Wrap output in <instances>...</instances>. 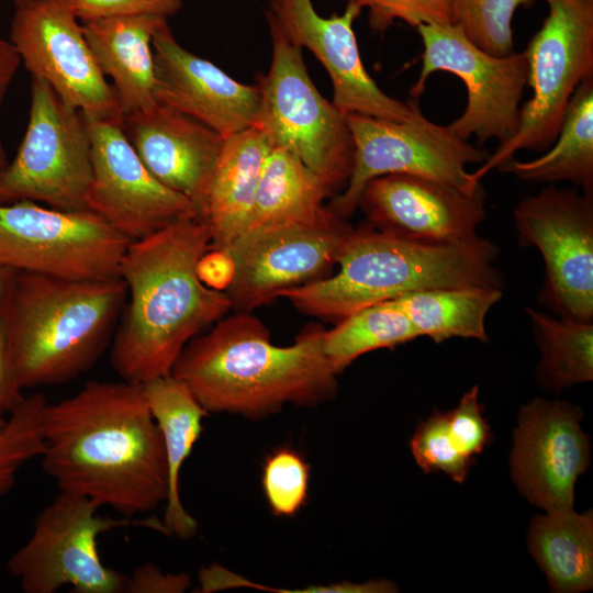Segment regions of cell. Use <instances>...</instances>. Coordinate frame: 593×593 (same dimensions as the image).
Listing matches in <instances>:
<instances>
[{
	"label": "cell",
	"mask_w": 593,
	"mask_h": 593,
	"mask_svg": "<svg viewBox=\"0 0 593 593\" xmlns=\"http://www.w3.org/2000/svg\"><path fill=\"white\" fill-rule=\"evenodd\" d=\"M83 118L91 142L92 177L86 200L89 211L131 240L198 217L186 195L150 174L121 124Z\"/></svg>",
	"instance_id": "9a60e30c"
},
{
	"label": "cell",
	"mask_w": 593,
	"mask_h": 593,
	"mask_svg": "<svg viewBox=\"0 0 593 593\" xmlns=\"http://www.w3.org/2000/svg\"><path fill=\"white\" fill-rule=\"evenodd\" d=\"M368 10L370 27L388 30L395 21L417 27L421 24H452L454 0H347Z\"/></svg>",
	"instance_id": "e575fe53"
},
{
	"label": "cell",
	"mask_w": 593,
	"mask_h": 593,
	"mask_svg": "<svg viewBox=\"0 0 593 593\" xmlns=\"http://www.w3.org/2000/svg\"><path fill=\"white\" fill-rule=\"evenodd\" d=\"M259 123L224 138L198 212L211 234L210 248L227 249L245 231L265 160L273 147Z\"/></svg>",
	"instance_id": "7402d4cb"
},
{
	"label": "cell",
	"mask_w": 593,
	"mask_h": 593,
	"mask_svg": "<svg viewBox=\"0 0 593 593\" xmlns=\"http://www.w3.org/2000/svg\"><path fill=\"white\" fill-rule=\"evenodd\" d=\"M166 22L156 15L81 22L100 69L112 79L123 116L157 103L152 41Z\"/></svg>",
	"instance_id": "603a6c76"
},
{
	"label": "cell",
	"mask_w": 593,
	"mask_h": 593,
	"mask_svg": "<svg viewBox=\"0 0 593 593\" xmlns=\"http://www.w3.org/2000/svg\"><path fill=\"white\" fill-rule=\"evenodd\" d=\"M9 41L21 63L85 116L122 124L115 91L100 69L71 0L15 5Z\"/></svg>",
	"instance_id": "4fadbf2b"
},
{
	"label": "cell",
	"mask_w": 593,
	"mask_h": 593,
	"mask_svg": "<svg viewBox=\"0 0 593 593\" xmlns=\"http://www.w3.org/2000/svg\"><path fill=\"white\" fill-rule=\"evenodd\" d=\"M122 130L150 174L199 212L224 137L167 105L123 116Z\"/></svg>",
	"instance_id": "44dd1931"
},
{
	"label": "cell",
	"mask_w": 593,
	"mask_h": 593,
	"mask_svg": "<svg viewBox=\"0 0 593 593\" xmlns=\"http://www.w3.org/2000/svg\"><path fill=\"white\" fill-rule=\"evenodd\" d=\"M514 220L521 243L544 258L545 302L562 317L592 322V194L549 186L519 201Z\"/></svg>",
	"instance_id": "5bb4252c"
},
{
	"label": "cell",
	"mask_w": 593,
	"mask_h": 593,
	"mask_svg": "<svg viewBox=\"0 0 593 593\" xmlns=\"http://www.w3.org/2000/svg\"><path fill=\"white\" fill-rule=\"evenodd\" d=\"M358 206L369 225L423 243H454L473 238L485 217V194L461 191L440 181L409 174L370 180Z\"/></svg>",
	"instance_id": "d6986e66"
},
{
	"label": "cell",
	"mask_w": 593,
	"mask_h": 593,
	"mask_svg": "<svg viewBox=\"0 0 593 593\" xmlns=\"http://www.w3.org/2000/svg\"><path fill=\"white\" fill-rule=\"evenodd\" d=\"M20 64L21 58L12 43L0 37V110ZM8 164V156L0 136V172Z\"/></svg>",
	"instance_id": "60d3db41"
},
{
	"label": "cell",
	"mask_w": 593,
	"mask_h": 593,
	"mask_svg": "<svg viewBox=\"0 0 593 593\" xmlns=\"http://www.w3.org/2000/svg\"><path fill=\"white\" fill-rule=\"evenodd\" d=\"M191 585L187 573H165L153 563H144L127 577V593H182Z\"/></svg>",
	"instance_id": "74e56055"
},
{
	"label": "cell",
	"mask_w": 593,
	"mask_h": 593,
	"mask_svg": "<svg viewBox=\"0 0 593 593\" xmlns=\"http://www.w3.org/2000/svg\"><path fill=\"white\" fill-rule=\"evenodd\" d=\"M449 430L459 449L474 459L492 441V433L479 402V389L473 385L459 404L446 412Z\"/></svg>",
	"instance_id": "d590c367"
},
{
	"label": "cell",
	"mask_w": 593,
	"mask_h": 593,
	"mask_svg": "<svg viewBox=\"0 0 593 593\" xmlns=\"http://www.w3.org/2000/svg\"><path fill=\"white\" fill-rule=\"evenodd\" d=\"M419 337L409 318L389 301L360 309L324 332L323 348L339 374L358 357L394 348Z\"/></svg>",
	"instance_id": "f546056e"
},
{
	"label": "cell",
	"mask_w": 593,
	"mask_h": 593,
	"mask_svg": "<svg viewBox=\"0 0 593 593\" xmlns=\"http://www.w3.org/2000/svg\"><path fill=\"white\" fill-rule=\"evenodd\" d=\"M423 43L422 69L412 94L418 97L427 78L443 70L462 79L468 92L463 113L448 126L468 141L479 144L495 138L508 141L517 130L519 101L527 85L525 53L492 55L472 43L456 24H421L416 27Z\"/></svg>",
	"instance_id": "7c38bea8"
},
{
	"label": "cell",
	"mask_w": 593,
	"mask_h": 593,
	"mask_svg": "<svg viewBox=\"0 0 593 593\" xmlns=\"http://www.w3.org/2000/svg\"><path fill=\"white\" fill-rule=\"evenodd\" d=\"M3 411L0 410V432L3 429L5 423H7V418L3 416Z\"/></svg>",
	"instance_id": "7bdbcfd3"
},
{
	"label": "cell",
	"mask_w": 593,
	"mask_h": 593,
	"mask_svg": "<svg viewBox=\"0 0 593 593\" xmlns=\"http://www.w3.org/2000/svg\"><path fill=\"white\" fill-rule=\"evenodd\" d=\"M142 388L160 430L167 461L168 496L163 524L168 536L189 539L195 535L198 522L182 505L180 471L203 430L202 422L209 412L187 384L171 373L150 379Z\"/></svg>",
	"instance_id": "cb8c5ba5"
},
{
	"label": "cell",
	"mask_w": 593,
	"mask_h": 593,
	"mask_svg": "<svg viewBox=\"0 0 593 593\" xmlns=\"http://www.w3.org/2000/svg\"><path fill=\"white\" fill-rule=\"evenodd\" d=\"M496 256L495 245L478 235L454 243H423L361 226L347 233L336 273L286 289L278 298L307 315L340 321L416 290L501 288L500 272L493 266Z\"/></svg>",
	"instance_id": "277c9868"
},
{
	"label": "cell",
	"mask_w": 593,
	"mask_h": 593,
	"mask_svg": "<svg viewBox=\"0 0 593 593\" xmlns=\"http://www.w3.org/2000/svg\"><path fill=\"white\" fill-rule=\"evenodd\" d=\"M24 398L13 373L7 322L2 311L0 312V410L11 412Z\"/></svg>",
	"instance_id": "ab89813d"
},
{
	"label": "cell",
	"mask_w": 593,
	"mask_h": 593,
	"mask_svg": "<svg viewBox=\"0 0 593 593\" xmlns=\"http://www.w3.org/2000/svg\"><path fill=\"white\" fill-rule=\"evenodd\" d=\"M501 298L500 288L466 286L416 290L389 302L409 318L418 336L435 343L452 337L486 342L485 317Z\"/></svg>",
	"instance_id": "83f0119b"
},
{
	"label": "cell",
	"mask_w": 593,
	"mask_h": 593,
	"mask_svg": "<svg viewBox=\"0 0 593 593\" xmlns=\"http://www.w3.org/2000/svg\"><path fill=\"white\" fill-rule=\"evenodd\" d=\"M541 351L537 376L561 390L593 379V324L526 309Z\"/></svg>",
	"instance_id": "f1b7e54d"
},
{
	"label": "cell",
	"mask_w": 593,
	"mask_h": 593,
	"mask_svg": "<svg viewBox=\"0 0 593 593\" xmlns=\"http://www.w3.org/2000/svg\"><path fill=\"white\" fill-rule=\"evenodd\" d=\"M499 169L522 180H568L593 191V77L582 81L571 97L553 146L529 161L511 158Z\"/></svg>",
	"instance_id": "4316f807"
},
{
	"label": "cell",
	"mask_w": 593,
	"mask_h": 593,
	"mask_svg": "<svg viewBox=\"0 0 593 593\" xmlns=\"http://www.w3.org/2000/svg\"><path fill=\"white\" fill-rule=\"evenodd\" d=\"M18 270L0 265V312L4 310L11 293Z\"/></svg>",
	"instance_id": "b9f144b4"
},
{
	"label": "cell",
	"mask_w": 593,
	"mask_h": 593,
	"mask_svg": "<svg viewBox=\"0 0 593 593\" xmlns=\"http://www.w3.org/2000/svg\"><path fill=\"white\" fill-rule=\"evenodd\" d=\"M410 449L424 473L443 472L457 483L466 481L474 463L457 446L446 412L436 411L417 425Z\"/></svg>",
	"instance_id": "836d02e7"
},
{
	"label": "cell",
	"mask_w": 593,
	"mask_h": 593,
	"mask_svg": "<svg viewBox=\"0 0 593 593\" xmlns=\"http://www.w3.org/2000/svg\"><path fill=\"white\" fill-rule=\"evenodd\" d=\"M582 416L577 405L541 398L519 409L510 472L518 492L545 512L573 507L575 482L591 456Z\"/></svg>",
	"instance_id": "ac0fdd59"
},
{
	"label": "cell",
	"mask_w": 593,
	"mask_h": 593,
	"mask_svg": "<svg viewBox=\"0 0 593 593\" xmlns=\"http://www.w3.org/2000/svg\"><path fill=\"white\" fill-rule=\"evenodd\" d=\"M331 195L324 182L291 150L273 145L265 160L250 217L243 233L327 223L337 217L324 205V200Z\"/></svg>",
	"instance_id": "d4e9b609"
},
{
	"label": "cell",
	"mask_w": 593,
	"mask_h": 593,
	"mask_svg": "<svg viewBox=\"0 0 593 593\" xmlns=\"http://www.w3.org/2000/svg\"><path fill=\"white\" fill-rule=\"evenodd\" d=\"M100 507L82 495L58 491L37 515L29 540L8 560L23 592L54 593L64 585L75 593L125 592L127 577L103 564L98 537L130 525L168 533L157 519L101 517Z\"/></svg>",
	"instance_id": "ba28073f"
},
{
	"label": "cell",
	"mask_w": 593,
	"mask_h": 593,
	"mask_svg": "<svg viewBox=\"0 0 593 593\" xmlns=\"http://www.w3.org/2000/svg\"><path fill=\"white\" fill-rule=\"evenodd\" d=\"M361 11L359 5L347 2L342 14L324 18L312 0H270L266 16L290 42L309 49L320 60L332 81V102L345 116L411 121L422 113L418 105L388 96L362 64L353 29Z\"/></svg>",
	"instance_id": "e0dca14e"
},
{
	"label": "cell",
	"mask_w": 593,
	"mask_h": 593,
	"mask_svg": "<svg viewBox=\"0 0 593 593\" xmlns=\"http://www.w3.org/2000/svg\"><path fill=\"white\" fill-rule=\"evenodd\" d=\"M126 298L121 278L69 280L18 271L3 314L19 388L65 383L90 370Z\"/></svg>",
	"instance_id": "5b68a950"
},
{
	"label": "cell",
	"mask_w": 593,
	"mask_h": 593,
	"mask_svg": "<svg viewBox=\"0 0 593 593\" xmlns=\"http://www.w3.org/2000/svg\"><path fill=\"white\" fill-rule=\"evenodd\" d=\"M91 177V142L82 113L32 77L29 122L14 159L0 172V204L29 200L85 211Z\"/></svg>",
	"instance_id": "9c48e42d"
},
{
	"label": "cell",
	"mask_w": 593,
	"mask_h": 593,
	"mask_svg": "<svg viewBox=\"0 0 593 593\" xmlns=\"http://www.w3.org/2000/svg\"><path fill=\"white\" fill-rule=\"evenodd\" d=\"M132 240L98 214L44 208L23 200L0 204V265L69 280L120 278Z\"/></svg>",
	"instance_id": "30bf717a"
},
{
	"label": "cell",
	"mask_w": 593,
	"mask_h": 593,
	"mask_svg": "<svg viewBox=\"0 0 593 593\" xmlns=\"http://www.w3.org/2000/svg\"><path fill=\"white\" fill-rule=\"evenodd\" d=\"M324 332L312 325L291 345L278 346L251 312H235L194 337L171 374L187 384L209 414L257 419L287 404L316 406L338 389L337 373L324 353Z\"/></svg>",
	"instance_id": "3957f363"
},
{
	"label": "cell",
	"mask_w": 593,
	"mask_h": 593,
	"mask_svg": "<svg viewBox=\"0 0 593 593\" xmlns=\"http://www.w3.org/2000/svg\"><path fill=\"white\" fill-rule=\"evenodd\" d=\"M152 46L158 103L201 122L224 138L258 123V85L242 83L187 51L177 42L168 22L156 31Z\"/></svg>",
	"instance_id": "ffe728a7"
},
{
	"label": "cell",
	"mask_w": 593,
	"mask_h": 593,
	"mask_svg": "<svg viewBox=\"0 0 593 593\" xmlns=\"http://www.w3.org/2000/svg\"><path fill=\"white\" fill-rule=\"evenodd\" d=\"M200 281L210 289L225 292L235 276V262L227 249L209 248L197 264Z\"/></svg>",
	"instance_id": "f35d334b"
},
{
	"label": "cell",
	"mask_w": 593,
	"mask_h": 593,
	"mask_svg": "<svg viewBox=\"0 0 593 593\" xmlns=\"http://www.w3.org/2000/svg\"><path fill=\"white\" fill-rule=\"evenodd\" d=\"M43 438L42 468L58 491L127 518L166 502L164 443L142 384L88 381L75 395L47 402Z\"/></svg>",
	"instance_id": "6da1fadb"
},
{
	"label": "cell",
	"mask_w": 593,
	"mask_h": 593,
	"mask_svg": "<svg viewBox=\"0 0 593 593\" xmlns=\"http://www.w3.org/2000/svg\"><path fill=\"white\" fill-rule=\"evenodd\" d=\"M346 123L354 142L353 171L344 190L328 205L344 220L358 208L365 186L383 175L422 176L468 193L482 188L467 166L484 163L488 153L423 113L406 122L348 114Z\"/></svg>",
	"instance_id": "8fae6325"
},
{
	"label": "cell",
	"mask_w": 593,
	"mask_h": 593,
	"mask_svg": "<svg viewBox=\"0 0 593 593\" xmlns=\"http://www.w3.org/2000/svg\"><path fill=\"white\" fill-rule=\"evenodd\" d=\"M15 5L22 4L29 0H13Z\"/></svg>",
	"instance_id": "ee69618b"
},
{
	"label": "cell",
	"mask_w": 593,
	"mask_h": 593,
	"mask_svg": "<svg viewBox=\"0 0 593 593\" xmlns=\"http://www.w3.org/2000/svg\"><path fill=\"white\" fill-rule=\"evenodd\" d=\"M272 43L268 72L257 83L261 93L258 123L273 144L291 150L338 194L354 166V142L346 116L325 99L310 78L302 48L267 16Z\"/></svg>",
	"instance_id": "8992f818"
},
{
	"label": "cell",
	"mask_w": 593,
	"mask_h": 593,
	"mask_svg": "<svg viewBox=\"0 0 593 593\" xmlns=\"http://www.w3.org/2000/svg\"><path fill=\"white\" fill-rule=\"evenodd\" d=\"M211 234L200 219L176 222L132 240L120 278L128 303L111 349V365L122 380L144 382L171 373L184 347L232 310L223 291L197 275Z\"/></svg>",
	"instance_id": "7a4b0ae2"
},
{
	"label": "cell",
	"mask_w": 593,
	"mask_h": 593,
	"mask_svg": "<svg viewBox=\"0 0 593 593\" xmlns=\"http://www.w3.org/2000/svg\"><path fill=\"white\" fill-rule=\"evenodd\" d=\"M527 547L556 593L593 588V512L546 511L529 523Z\"/></svg>",
	"instance_id": "484cf974"
},
{
	"label": "cell",
	"mask_w": 593,
	"mask_h": 593,
	"mask_svg": "<svg viewBox=\"0 0 593 593\" xmlns=\"http://www.w3.org/2000/svg\"><path fill=\"white\" fill-rule=\"evenodd\" d=\"M80 22L107 18L156 15L168 19L182 5V0H71Z\"/></svg>",
	"instance_id": "8d00e7d4"
},
{
	"label": "cell",
	"mask_w": 593,
	"mask_h": 593,
	"mask_svg": "<svg viewBox=\"0 0 593 593\" xmlns=\"http://www.w3.org/2000/svg\"><path fill=\"white\" fill-rule=\"evenodd\" d=\"M545 1L549 13L524 52L533 97L519 109L514 135L471 172L477 182L517 150L548 149L574 91L593 77V0Z\"/></svg>",
	"instance_id": "52a82bcc"
},
{
	"label": "cell",
	"mask_w": 593,
	"mask_h": 593,
	"mask_svg": "<svg viewBox=\"0 0 593 593\" xmlns=\"http://www.w3.org/2000/svg\"><path fill=\"white\" fill-rule=\"evenodd\" d=\"M46 404L42 393H34L25 396L10 412L0 432V496L13 489L22 467L43 454V413Z\"/></svg>",
	"instance_id": "4dcf8cb0"
},
{
	"label": "cell",
	"mask_w": 593,
	"mask_h": 593,
	"mask_svg": "<svg viewBox=\"0 0 593 593\" xmlns=\"http://www.w3.org/2000/svg\"><path fill=\"white\" fill-rule=\"evenodd\" d=\"M310 465L290 446L271 451L261 470V486L271 513L293 517L307 501Z\"/></svg>",
	"instance_id": "d6a6232c"
},
{
	"label": "cell",
	"mask_w": 593,
	"mask_h": 593,
	"mask_svg": "<svg viewBox=\"0 0 593 593\" xmlns=\"http://www.w3.org/2000/svg\"><path fill=\"white\" fill-rule=\"evenodd\" d=\"M342 217L240 234L227 248L235 276L225 293L235 312H253L289 288L322 278L336 265L350 231Z\"/></svg>",
	"instance_id": "2e32d148"
},
{
	"label": "cell",
	"mask_w": 593,
	"mask_h": 593,
	"mask_svg": "<svg viewBox=\"0 0 593 593\" xmlns=\"http://www.w3.org/2000/svg\"><path fill=\"white\" fill-rule=\"evenodd\" d=\"M534 0H454V18L481 49L505 56L513 52L512 21L519 7Z\"/></svg>",
	"instance_id": "1f68e13d"
}]
</instances>
